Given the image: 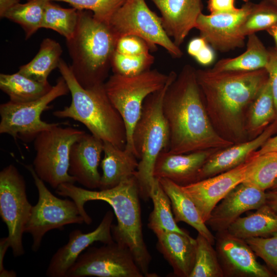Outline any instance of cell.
I'll use <instances>...</instances> for the list:
<instances>
[{"label":"cell","instance_id":"36","mask_svg":"<svg viewBox=\"0 0 277 277\" xmlns=\"http://www.w3.org/2000/svg\"><path fill=\"white\" fill-rule=\"evenodd\" d=\"M277 24V6L270 0L253 4L252 9L242 24L240 31L246 37L258 31L267 30Z\"/></svg>","mask_w":277,"mask_h":277},{"label":"cell","instance_id":"23","mask_svg":"<svg viewBox=\"0 0 277 277\" xmlns=\"http://www.w3.org/2000/svg\"><path fill=\"white\" fill-rule=\"evenodd\" d=\"M153 231L157 239L156 248L172 267L174 274L189 277L195 262V239L189 234L162 229Z\"/></svg>","mask_w":277,"mask_h":277},{"label":"cell","instance_id":"6","mask_svg":"<svg viewBox=\"0 0 277 277\" xmlns=\"http://www.w3.org/2000/svg\"><path fill=\"white\" fill-rule=\"evenodd\" d=\"M168 74L165 86L145 100L132 136L135 155L139 160L134 176L140 197L145 202L150 199L155 180L153 170L156 159L161 152L169 147V128L163 113V102L168 87L177 74L173 71Z\"/></svg>","mask_w":277,"mask_h":277},{"label":"cell","instance_id":"20","mask_svg":"<svg viewBox=\"0 0 277 277\" xmlns=\"http://www.w3.org/2000/svg\"><path fill=\"white\" fill-rule=\"evenodd\" d=\"M277 132V120L255 138L215 151L201 168L197 181L231 170L245 162Z\"/></svg>","mask_w":277,"mask_h":277},{"label":"cell","instance_id":"4","mask_svg":"<svg viewBox=\"0 0 277 277\" xmlns=\"http://www.w3.org/2000/svg\"><path fill=\"white\" fill-rule=\"evenodd\" d=\"M58 69L68 86L71 102L68 106L54 111L53 115L78 121L103 142L125 149L127 132L124 122L110 102L104 84L83 88L75 78L70 65L62 58Z\"/></svg>","mask_w":277,"mask_h":277},{"label":"cell","instance_id":"42","mask_svg":"<svg viewBox=\"0 0 277 277\" xmlns=\"http://www.w3.org/2000/svg\"><path fill=\"white\" fill-rule=\"evenodd\" d=\"M207 7L210 13L232 12L238 9L234 0H208Z\"/></svg>","mask_w":277,"mask_h":277},{"label":"cell","instance_id":"45","mask_svg":"<svg viewBox=\"0 0 277 277\" xmlns=\"http://www.w3.org/2000/svg\"><path fill=\"white\" fill-rule=\"evenodd\" d=\"M9 247H10V245L8 237L1 238L0 240V273L6 270L4 266V260Z\"/></svg>","mask_w":277,"mask_h":277},{"label":"cell","instance_id":"11","mask_svg":"<svg viewBox=\"0 0 277 277\" xmlns=\"http://www.w3.org/2000/svg\"><path fill=\"white\" fill-rule=\"evenodd\" d=\"M109 25L118 38L134 35L144 39L151 50L164 48L174 58L183 52L167 34L161 16L148 7L145 0H126L112 16Z\"/></svg>","mask_w":277,"mask_h":277},{"label":"cell","instance_id":"8","mask_svg":"<svg viewBox=\"0 0 277 277\" xmlns=\"http://www.w3.org/2000/svg\"><path fill=\"white\" fill-rule=\"evenodd\" d=\"M60 124L41 132L33 140V169L42 181L55 189L62 184L76 182L69 173L70 153L73 144L85 133Z\"/></svg>","mask_w":277,"mask_h":277},{"label":"cell","instance_id":"5","mask_svg":"<svg viewBox=\"0 0 277 277\" xmlns=\"http://www.w3.org/2000/svg\"><path fill=\"white\" fill-rule=\"evenodd\" d=\"M118 39L109 24L95 19L90 11L78 10L75 33L66 45L71 70L81 86L104 84Z\"/></svg>","mask_w":277,"mask_h":277},{"label":"cell","instance_id":"50","mask_svg":"<svg viewBox=\"0 0 277 277\" xmlns=\"http://www.w3.org/2000/svg\"><path fill=\"white\" fill-rule=\"evenodd\" d=\"M1 277H15L16 273L14 270H6L4 272L0 273Z\"/></svg>","mask_w":277,"mask_h":277},{"label":"cell","instance_id":"2","mask_svg":"<svg viewBox=\"0 0 277 277\" xmlns=\"http://www.w3.org/2000/svg\"><path fill=\"white\" fill-rule=\"evenodd\" d=\"M163 111L169 128L168 149L174 154L221 149L234 144L213 128L198 84L196 69L185 65L168 87Z\"/></svg>","mask_w":277,"mask_h":277},{"label":"cell","instance_id":"31","mask_svg":"<svg viewBox=\"0 0 277 277\" xmlns=\"http://www.w3.org/2000/svg\"><path fill=\"white\" fill-rule=\"evenodd\" d=\"M150 199L153 204V209L150 214L148 224L151 230L162 229L188 234L176 224L172 212L170 199L156 178L150 191Z\"/></svg>","mask_w":277,"mask_h":277},{"label":"cell","instance_id":"48","mask_svg":"<svg viewBox=\"0 0 277 277\" xmlns=\"http://www.w3.org/2000/svg\"><path fill=\"white\" fill-rule=\"evenodd\" d=\"M20 0H0V17L3 18L5 13L10 8L19 3Z\"/></svg>","mask_w":277,"mask_h":277},{"label":"cell","instance_id":"49","mask_svg":"<svg viewBox=\"0 0 277 277\" xmlns=\"http://www.w3.org/2000/svg\"><path fill=\"white\" fill-rule=\"evenodd\" d=\"M268 33L273 38L275 44V48L277 50V24L266 30Z\"/></svg>","mask_w":277,"mask_h":277},{"label":"cell","instance_id":"28","mask_svg":"<svg viewBox=\"0 0 277 277\" xmlns=\"http://www.w3.org/2000/svg\"><path fill=\"white\" fill-rule=\"evenodd\" d=\"M246 50L233 58L217 61L212 68L218 71H250L265 68L269 52L255 33L247 36Z\"/></svg>","mask_w":277,"mask_h":277},{"label":"cell","instance_id":"24","mask_svg":"<svg viewBox=\"0 0 277 277\" xmlns=\"http://www.w3.org/2000/svg\"><path fill=\"white\" fill-rule=\"evenodd\" d=\"M104 157L100 190L112 188L123 180L134 175L138 164V159L132 152L104 142Z\"/></svg>","mask_w":277,"mask_h":277},{"label":"cell","instance_id":"7","mask_svg":"<svg viewBox=\"0 0 277 277\" xmlns=\"http://www.w3.org/2000/svg\"><path fill=\"white\" fill-rule=\"evenodd\" d=\"M168 78L169 74L149 69L132 76L113 73L104 83L110 102L124 122L127 132L125 149L135 155L132 136L144 102L148 95L162 88Z\"/></svg>","mask_w":277,"mask_h":277},{"label":"cell","instance_id":"41","mask_svg":"<svg viewBox=\"0 0 277 277\" xmlns=\"http://www.w3.org/2000/svg\"><path fill=\"white\" fill-rule=\"evenodd\" d=\"M269 58L265 67L270 84L271 92L276 110L277 120V50L275 47L268 49Z\"/></svg>","mask_w":277,"mask_h":277},{"label":"cell","instance_id":"29","mask_svg":"<svg viewBox=\"0 0 277 277\" xmlns=\"http://www.w3.org/2000/svg\"><path fill=\"white\" fill-rule=\"evenodd\" d=\"M62 52L59 43L52 38H45L34 58L20 66L18 72L34 81L47 83L50 73L58 68Z\"/></svg>","mask_w":277,"mask_h":277},{"label":"cell","instance_id":"18","mask_svg":"<svg viewBox=\"0 0 277 277\" xmlns=\"http://www.w3.org/2000/svg\"><path fill=\"white\" fill-rule=\"evenodd\" d=\"M266 191L242 182L214 208L206 224L214 231L227 230L240 215L266 204Z\"/></svg>","mask_w":277,"mask_h":277},{"label":"cell","instance_id":"17","mask_svg":"<svg viewBox=\"0 0 277 277\" xmlns=\"http://www.w3.org/2000/svg\"><path fill=\"white\" fill-rule=\"evenodd\" d=\"M113 213L108 210L93 231L83 233L75 229L69 235L67 243L60 247L52 256L46 274L49 277H66L68 270L74 264L79 255L92 243L96 242L108 244L114 241L111 226Z\"/></svg>","mask_w":277,"mask_h":277},{"label":"cell","instance_id":"43","mask_svg":"<svg viewBox=\"0 0 277 277\" xmlns=\"http://www.w3.org/2000/svg\"><path fill=\"white\" fill-rule=\"evenodd\" d=\"M200 64L208 66L215 60V53L213 48L208 44L194 57Z\"/></svg>","mask_w":277,"mask_h":277},{"label":"cell","instance_id":"52","mask_svg":"<svg viewBox=\"0 0 277 277\" xmlns=\"http://www.w3.org/2000/svg\"><path fill=\"white\" fill-rule=\"evenodd\" d=\"M274 4L277 6V0H270Z\"/></svg>","mask_w":277,"mask_h":277},{"label":"cell","instance_id":"26","mask_svg":"<svg viewBox=\"0 0 277 277\" xmlns=\"http://www.w3.org/2000/svg\"><path fill=\"white\" fill-rule=\"evenodd\" d=\"M231 234L245 240L277 234V213L266 204L252 214L239 217L228 227Z\"/></svg>","mask_w":277,"mask_h":277},{"label":"cell","instance_id":"12","mask_svg":"<svg viewBox=\"0 0 277 277\" xmlns=\"http://www.w3.org/2000/svg\"><path fill=\"white\" fill-rule=\"evenodd\" d=\"M32 206L27 198L23 176L13 164L4 167L0 172V215L7 227L15 257L25 253L23 235Z\"/></svg>","mask_w":277,"mask_h":277},{"label":"cell","instance_id":"15","mask_svg":"<svg viewBox=\"0 0 277 277\" xmlns=\"http://www.w3.org/2000/svg\"><path fill=\"white\" fill-rule=\"evenodd\" d=\"M216 251L224 276L270 277L273 273L261 264L245 240L227 230L216 232Z\"/></svg>","mask_w":277,"mask_h":277},{"label":"cell","instance_id":"19","mask_svg":"<svg viewBox=\"0 0 277 277\" xmlns=\"http://www.w3.org/2000/svg\"><path fill=\"white\" fill-rule=\"evenodd\" d=\"M103 146L102 140L85 132L71 147L69 173L88 189L100 187L101 175L98 168Z\"/></svg>","mask_w":277,"mask_h":277},{"label":"cell","instance_id":"1","mask_svg":"<svg viewBox=\"0 0 277 277\" xmlns=\"http://www.w3.org/2000/svg\"><path fill=\"white\" fill-rule=\"evenodd\" d=\"M196 76L209 119L218 134L234 144L249 140L246 114L268 80L265 68L250 71L196 69Z\"/></svg>","mask_w":277,"mask_h":277},{"label":"cell","instance_id":"32","mask_svg":"<svg viewBox=\"0 0 277 277\" xmlns=\"http://www.w3.org/2000/svg\"><path fill=\"white\" fill-rule=\"evenodd\" d=\"M277 179V151L255 152L243 182L262 190H269Z\"/></svg>","mask_w":277,"mask_h":277},{"label":"cell","instance_id":"33","mask_svg":"<svg viewBox=\"0 0 277 277\" xmlns=\"http://www.w3.org/2000/svg\"><path fill=\"white\" fill-rule=\"evenodd\" d=\"M46 0H27L18 3L8 9L3 18H6L23 29L25 39H28L42 28Z\"/></svg>","mask_w":277,"mask_h":277},{"label":"cell","instance_id":"13","mask_svg":"<svg viewBox=\"0 0 277 277\" xmlns=\"http://www.w3.org/2000/svg\"><path fill=\"white\" fill-rule=\"evenodd\" d=\"M143 277L130 250L113 241L89 247L67 272L66 277Z\"/></svg>","mask_w":277,"mask_h":277},{"label":"cell","instance_id":"51","mask_svg":"<svg viewBox=\"0 0 277 277\" xmlns=\"http://www.w3.org/2000/svg\"><path fill=\"white\" fill-rule=\"evenodd\" d=\"M269 190H277V179L275 180L272 186Z\"/></svg>","mask_w":277,"mask_h":277},{"label":"cell","instance_id":"9","mask_svg":"<svg viewBox=\"0 0 277 277\" xmlns=\"http://www.w3.org/2000/svg\"><path fill=\"white\" fill-rule=\"evenodd\" d=\"M69 92L65 80L60 76L51 90L39 98L25 103L9 101L1 104L0 133L7 134L15 141H33L41 132L60 124L45 122L41 119V114L50 103Z\"/></svg>","mask_w":277,"mask_h":277},{"label":"cell","instance_id":"44","mask_svg":"<svg viewBox=\"0 0 277 277\" xmlns=\"http://www.w3.org/2000/svg\"><path fill=\"white\" fill-rule=\"evenodd\" d=\"M208 44L203 37L200 36L191 39L187 46V52L194 57L197 53Z\"/></svg>","mask_w":277,"mask_h":277},{"label":"cell","instance_id":"3","mask_svg":"<svg viewBox=\"0 0 277 277\" xmlns=\"http://www.w3.org/2000/svg\"><path fill=\"white\" fill-rule=\"evenodd\" d=\"M55 192L59 195L71 198L76 204L85 223L88 225L92 220L85 210V204L95 200L108 203L117 221L116 225L111 226L114 241L130 250L144 276H151L149 272L151 256L144 240L140 191L134 175L110 189L95 191L74 184L63 183Z\"/></svg>","mask_w":277,"mask_h":277},{"label":"cell","instance_id":"21","mask_svg":"<svg viewBox=\"0 0 277 277\" xmlns=\"http://www.w3.org/2000/svg\"><path fill=\"white\" fill-rule=\"evenodd\" d=\"M217 150L208 149L183 154L163 150L156 159L154 177L167 179L181 186L195 182L201 168Z\"/></svg>","mask_w":277,"mask_h":277},{"label":"cell","instance_id":"39","mask_svg":"<svg viewBox=\"0 0 277 277\" xmlns=\"http://www.w3.org/2000/svg\"><path fill=\"white\" fill-rule=\"evenodd\" d=\"M256 255L261 258L277 276V234L245 240Z\"/></svg>","mask_w":277,"mask_h":277},{"label":"cell","instance_id":"46","mask_svg":"<svg viewBox=\"0 0 277 277\" xmlns=\"http://www.w3.org/2000/svg\"><path fill=\"white\" fill-rule=\"evenodd\" d=\"M270 151H277V135L270 137L258 150L259 154Z\"/></svg>","mask_w":277,"mask_h":277},{"label":"cell","instance_id":"27","mask_svg":"<svg viewBox=\"0 0 277 277\" xmlns=\"http://www.w3.org/2000/svg\"><path fill=\"white\" fill-rule=\"evenodd\" d=\"M276 117L275 104L268 80L247 112L245 128L248 140L255 138L260 135Z\"/></svg>","mask_w":277,"mask_h":277},{"label":"cell","instance_id":"35","mask_svg":"<svg viewBox=\"0 0 277 277\" xmlns=\"http://www.w3.org/2000/svg\"><path fill=\"white\" fill-rule=\"evenodd\" d=\"M195 258L189 277H223L224 272L216 250L207 239L198 233Z\"/></svg>","mask_w":277,"mask_h":277},{"label":"cell","instance_id":"14","mask_svg":"<svg viewBox=\"0 0 277 277\" xmlns=\"http://www.w3.org/2000/svg\"><path fill=\"white\" fill-rule=\"evenodd\" d=\"M252 3L247 2L236 10L223 13H201L196 21L197 29L207 43L214 50L226 52L244 46L245 37L240 27L250 13Z\"/></svg>","mask_w":277,"mask_h":277},{"label":"cell","instance_id":"16","mask_svg":"<svg viewBox=\"0 0 277 277\" xmlns=\"http://www.w3.org/2000/svg\"><path fill=\"white\" fill-rule=\"evenodd\" d=\"M256 151L245 162L231 170L182 186L195 204L205 223L216 205L232 189L243 182L247 168Z\"/></svg>","mask_w":277,"mask_h":277},{"label":"cell","instance_id":"22","mask_svg":"<svg viewBox=\"0 0 277 277\" xmlns=\"http://www.w3.org/2000/svg\"><path fill=\"white\" fill-rule=\"evenodd\" d=\"M159 10L163 27L174 43L180 47L195 28L202 13V0H151Z\"/></svg>","mask_w":277,"mask_h":277},{"label":"cell","instance_id":"25","mask_svg":"<svg viewBox=\"0 0 277 277\" xmlns=\"http://www.w3.org/2000/svg\"><path fill=\"white\" fill-rule=\"evenodd\" d=\"M157 179L170 199L176 222L187 223L214 245L215 243V236L207 227L195 204L183 189L182 186L167 179Z\"/></svg>","mask_w":277,"mask_h":277},{"label":"cell","instance_id":"47","mask_svg":"<svg viewBox=\"0 0 277 277\" xmlns=\"http://www.w3.org/2000/svg\"><path fill=\"white\" fill-rule=\"evenodd\" d=\"M266 204L277 213V190H268Z\"/></svg>","mask_w":277,"mask_h":277},{"label":"cell","instance_id":"53","mask_svg":"<svg viewBox=\"0 0 277 277\" xmlns=\"http://www.w3.org/2000/svg\"><path fill=\"white\" fill-rule=\"evenodd\" d=\"M243 1L247 3V2H249L250 0H243Z\"/></svg>","mask_w":277,"mask_h":277},{"label":"cell","instance_id":"34","mask_svg":"<svg viewBox=\"0 0 277 277\" xmlns=\"http://www.w3.org/2000/svg\"><path fill=\"white\" fill-rule=\"evenodd\" d=\"M78 19V10L76 9L62 8L52 1H47L42 28L52 29L68 40L74 35Z\"/></svg>","mask_w":277,"mask_h":277},{"label":"cell","instance_id":"10","mask_svg":"<svg viewBox=\"0 0 277 277\" xmlns=\"http://www.w3.org/2000/svg\"><path fill=\"white\" fill-rule=\"evenodd\" d=\"M25 166L32 176L38 194V201L32 206L25 229V232L31 235L32 250L36 252L47 232L62 230L69 224L85 223V219L72 200L58 198L50 191L35 173L32 164Z\"/></svg>","mask_w":277,"mask_h":277},{"label":"cell","instance_id":"30","mask_svg":"<svg viewBox=\"0 0 277 277\" xmlns=\"http://www.w3.org/2000/svg\"><path fill=\"white\" fill-rule=\"evenodd\" d=\"M52 87L49 82L43 83L34 81L18 71L13 74H0V89L13 102L36 100L49 92Z\"/></svg>","mask_w":277,"mask_h":277},{"label":"cell","instance_id":"40","mask_svg":"<svg viewBox=\"0 0 277 277\" xmlns=\"http://www.w3.org/2000/svg\"><path fill=\"white\" fill-rule=\"evenodd\" d=\"M151 49L143 39L134 35L120 38L116 43L115 51L127 55H138L149 53Z\"/></svg>","mask_w":277,"mask_h":277},{"label":"cell","instance_id":"37","mask_svg":"<svg viewBox=\"0 0 277 277\" xmlns=\"http://www.w3.org/2000/svg\"><path fill=\"white\" fill-rule=\"evenodd\" d=\"M154 57L150 53L138 55H127L115 51L111 66L113 73L132 76L150 69Z\"/></svg>","mask_w":277,"mask_h":277},{"label":"cell","instance_id":"38","mask_svg":"<svg viewBox=\"0 0 277 277\" xmlns=\"http://www.w3.org/2000/svg\"><path fill=\"white\" fill-rule=\"evenodd\" d=\"M67 3L78 10L93 12L97 20L109 24L116 10L126 0H46Z\"/></svg>","mask_w":277,"mask_h":277}]
</instances>
